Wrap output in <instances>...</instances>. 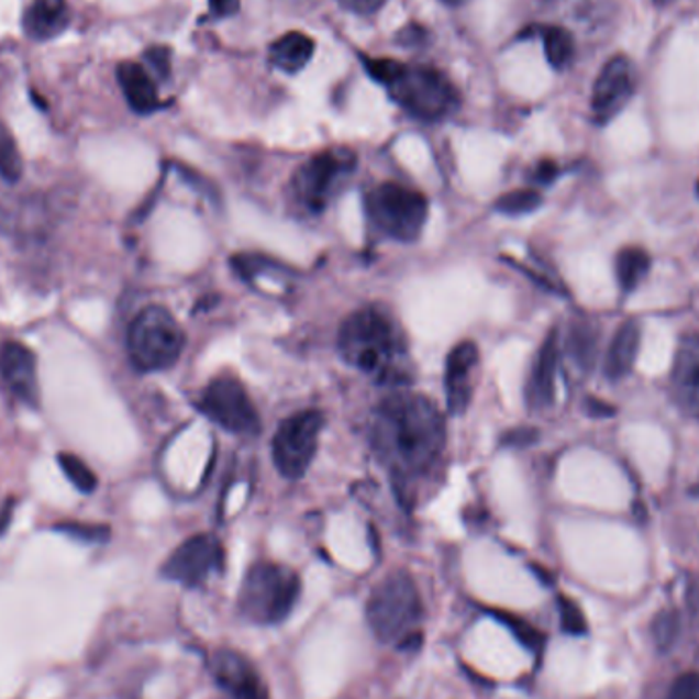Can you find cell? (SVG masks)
<instances>
[{
	"mask_svg": "<svg viewBox=\"0 0 699 699\" xmlns=\"http://www.w3.org/2000/svg\"><path fill=\"white\" fill-rule=\"evenodd\" d=\"M440 2H444L448 7H458V4H465L466 0H440Z\"/></svg>",
	"mask_w": 699,
	"mask_h": 699,
	"instance_id": "obj_43",
	"label": "cell"
},
{
	"mask_svg": "<svg viewBox=\"0 0 699 699\" xmlns=\"http://www.w3.org/2000/svg\"><path fill=\"white\" fill-rule=\"evenodd\" d=\"M70 19L66 0H33L23 15V30L35 42H47L68 30Z\"/></svg>",
	"mask_w": 699,
	"mask_h": 699,
	"instance_id": "obj_19",
	"label": "cell"
},
{
	"mask_svg": "<svg viewBox=\"0 0 699 699\" xmlns=\"http://www.w3.org/2000/svg\"><path fill=\"white\" fill-rule=\"evenodd\" d=\"M23 176V158L16 146L15 135L0 121V178L15 185Z\"/></svg>",
	"mask_w": 699,
	"mask_h": 699,
	"instance_id": "obj_27",
	"label": "cell"
},
{
	"mask_svg": "<svg viewBox=\"0 0 699 699\" xmlns=\"http://www.w3.org/2000/svg\"><path fill=\"white\" fill-rule=\"evenodd\" d=\"M636 90L634 66L626 56L610 59L593 85L591 109L598 123H608L626 107Z\"/></svg>",
	"mask_w": 699,
	"mask_h": 699,
	"instance_id": "obj_14",
	"label": "cell"
},
{
	"mask_svg": "<svg viewBox=\"0 0 699 699\" xmlns=\"http://www.w3.org/2000/svg\"><path fill=\"white\" fill-rule=\"evenodd\" d=\"M301 596V579L289 567L256 563L246 570L237 593V610L258 626H277L291 615Z\"/></svg>",
	"mask_w": 699,
	"mask_h": 699,
	"instance_id": "obj_5",
	"label": "cell"
},
{
	"mask_svg": "<svg viewBox=\"0 0 699 699\" xmlns=\"http://www.w3.org/2000/svg\"><path fill=\"white\" fill-rule=\"evenodd\" d=\"M146 59L160 78H166L170 74V54L166 47H152L146 54Z\"/></svg>",
	"mask_w": 699,
	"mask_h": 699,
	"instance_id": "obj_38",
	"label": "cell"
},
{
	"mask_svg": "<svg viewBox=\"0 0 699 699\" xmlns=\"http://www.w3.org/2000/svg\"><path fill=\"white\" fill-rule=\"evenodd\" d=\"M11 508H13V501H9L2 511H0V534L4 532V528L9 525V520H11Z\"/></svg>",
	"mask_w": 699,
	"mask_h": 699,
	"instance_id": "obj_42",
	"label": "cell"
},
{
	"mask_svg": "<svg viewBox=\"0 0 699 699\" xmlns=\"http://www.w3.org/2000/svg\"><path fill=\"white\" fill-rule=\"evenodd\" d=\"M58 463L59 466H62V470H64V475L70 479V482H73L78 491L92 493V491L97 489V477H95V473L88 468L85 461H80V458L74 456V454L64 452V454H59Z\"/></svg>",
	"mask_w": 699,
	"mask_h": 699,
	"instance_id": "obj_29",
	"label": "cell"
},
{
	"mask_svg": "<svg viewBox=\"0 0 699 699\" xmlns=\"http://www.w3.org/2000/svg\"><path fill=\"white\" fill-rule=\"evenodd\" d=\"M211 673L219 687L232 699H270L260 673L240 651H218L211 661Z\"/></svg>",
	"mask_w": 699,
	"mask_h": 699,
	"instance_id": "obj_15",
	"label": "cell"
},
{
	"mask_svg": "<svg viewBox=\"0 0 699 699\" xmlns=\"http://www.w3.org/2000/svg\"><path fill=\"white\" fill-rule=\"evenodd\" d=\"M691 496L699 497V481L696 482V485H694V487H691Z\"/></svg>",
	"mask_w": 699,
	"mask_h": 699,
	"instance_id": "obj_44",
	"label": "cell"
},
{
	"mask_svg": "<svg viewBox=\"0 0 699 699\" xmlns=\"http://www.w3.org/2000/svg\"><path fill=\"white\" fill-rule=\"evenodd\" d=\"M651 270V256L646 249L624 248L615 258V277L620 282V289L624 292L636 291L642 280Z\"/></svg>",
	"mask_w": 699,
	"mask_h": 699,
	"instance_id": "obj_24",
	"label": "cell"
},
{
	"mask_svg": "<svg viewBox=\"0 0 699 699\" xmlns=\"http://www.w3.org/2000/svg\"><path fill=\"white\" fill-rule=\"evenodd\" d=\"M340 352L354 368L382 377L401 354V340L382 311L363 309L342 325Z\"/></svg>",
	"mask_w": 699,
	"mask_h": 699,
	"instance_id": "obj_6",
	"label": "cell"
},
{
	"mask_svg": "<svg viewBox=\"0 0 699 699\" xmlns=\"http://www.w3.org/2000/svg\"><path fill=\"white\" fill-rule=\"evenodd\" d=\"M373 440L397 475H418L434 465L444 446V420L422 395H393L380 403Z\"/></svg>",
	"mask_w": 699,
	"mask_h": 699,
	"instance_id": "obj_1",
	"label": "cell"
},
{
	"mask_svg": "<svg viewBox=\"0 0 699 699\" xmlns=\"http://www.w3.org/2000/svg\"><path fill=\"white\" fill-rule=\"evenodd\" d=\"M321 425L323 418L318 411L295 413L287 422L280 423L273 442V456L285 477L299 479L309 468L318 451Z\"/></svg>",
	"mask_w": 699,
	"mask_h": 699,
	"instance_id": "obj_9",
	"label": "cell"
},
{
	"mask_svg": "<svg viewBox=\"0 0 699 699\" xmlns=\"http://www.w3.org/2000/svg\"><path fill=\"white\" fill-rule=\"evenodd\" d=\"M568 348L570 356L582 370H589L596 356H598V332L589 325V321H582L573 325L570 330V340H568Z\"/></svg>",
	"mask_w": 699,
	"mask_h": 699,
	"instance_id": "obj_25",
	"label": "cell"
},
{
	"mask_svg": "<svg viewBox=\"0 0 699 699\" xmlns=\"http://www.w3.org/2000/svg\"><path fill=\"white\" fill-rule=\"evenodd\" d=\"M667 699H699V673H685L670 685Z\"/></svg>",
	"mask_w": 699,
	"mask_h": 699,
	"instance_id": "obj_35",
	"label": "cell"
},
{
	"mask_svg": "<svg viewBox=\"0 0 699 699\" xmlns=\"http://www.w3.org/2000/svg\"><path fill=\"white\" fill-rule=\"evenodd\" d=\"M641 348V325L634 320H628L613 334L612 344L606 354L603 370L610 380L626 379L632 373L636 356Z\"/></svg>",
	"mask_w": 699,
	"mask_h": 699,
	"instance_id": "obj_22",
	"label": "cell"
},
{
	"mask_svg": "<svg viewBox=\"0 0 699 699\" xmlns=\"http://www.w3.org/2000/svg\"><path fill=\"white\" fill-rule=\"evenodd\" d=\"M558 613H561V626L570 636H581L587 632V622L582 615L581 608L568 598H558Z\"/></svg>",
	"mask_w": 699,
	"mask_h": 699,
	"instance_id": "obj_32",
	"label": "cell"
},
{
	"mask_svg": "<svg viewBox=\"0 0 699 699\" xmlns=\"http://www.w3.org/2000/svg\"><path fill=\"white\" fill-rule=\"evenodd\" d=\"M698 197H699V182H698Z\"/></svg>",
	"mask_w": 699,
	"mask_h": 699,
	"instance_id": "obj_46",
	"label": "cell"
},
{
	"mask_svg": "<svg viewBox=\"0 0 699 699\" xmlns=\"http://www.w3.org/2000/svg\"><path fill=\"white\" fill-rule=\"evenodd\" d=\"M670 393L685 415L699 422V354L679 352L670 373Z\"/></svg>",
	"mask_w": 699,
	"mask_h": 699,
	"instance_id": "obj_20",
	"label": "cell"
},
{
	"mask_svg": "<svg viewBox=\"0 0 699 699\" xmlns=\"http://www.w3.org/2000/svg\"><path fill=\"white\" fill-rule=\"evenodd\" d=\"M536 176H539L540 182H551L554 176H556V166H554L553 162H542Z\"/></svg>",
	"mask_w": 699,
	"mask_h": 699,
	"instance_id": "obj_41",
	"label": "cell"
},
{
	"mask_svg": "<svg viewBox=\"0 0 699 699\" xmlns=\"http://www.w3.org/2000/svg\"><path fill=\"white\" fill-rule=\"evenodd\" d=\"M366 211L379 230L408 242L422 232L428 215V201L418 190L387 182L368 195Z\"/></svg>",
	"mask_w": 699,
	"mask_h": 699,
	"instance_id": "obj_8",
	"label": "cell"
},
{
	"mask_svg": "<svg viewBox=\"0 0 699 699\" xmlns=\"http://www.w3.org/2000/svg\"><path fill=\"white\" fill-rule=\"evenodd\" d=\"M0 375L16 399L30 408L40 403V375L33 350L21 342H7L0 348Z\"/></svg>",
	"mask_w": 699,
	"mask_h": 699,
	"instance_id": "obj_16",
	"label": "cell"
},
{
	"mask_svg": "<svg viewBox=\"0 0 699 699\" xmlns=\"http://www.w3.org/2000/svg\"><path fill=\"white\" fill-rule=\"evenodd\" d=\"M556 370H558V335L551 332L540 346L536 360L532 365L530 379L525 385V401L534 409L551 408L556 393Z\"/></svg>",
	"mask_w": 699,
	"mask_h": 699,
	"instance_id": "obj_18",
	"label": "cell"
},
{
	"mask_svg": "<svg viewBox=\"0 0 699 699\" xmlns=\"http://www.w3.org/2000/svg\"><path fill=\"white\" fill-rule=\"evenodd\" d=\"M354 158L348 152H323L306 162L292 180L297 201L309 211H321L344 176L352 173Z\"/></svg>",
	"mask_w": 699,
	"mask_h": 699,
	"instance_id": "obj_11",
	"label": "cell"
},
{
	"mask_svg": "<svg viewBox=\"0 0 699 699\" xmlns=\"http://www.w3.org/2000/svg\"><path fill=\"white\" fill-rule=\"evenodd\" d=\"M479 363V350L473 342H463L446 358L444 387L452 415L465 413L473 397V377Z\"/></svg>",
	"mask_w": 699,
	"mask_h": 699,
	"instance_id": "obj_17",
	"label": "cell"
},
{
	"mask_svg": "<svg viewBox=\"0 0 699 699\" xmlns=\"http://www.w3.org/2000/svg\"><path fill=\"white\" fill-rule=\"evenodd\" d=\"M209 9L215 16H232L240 9V0H209Z\"/></svg>",
	"mask_w": 699,
	"mask_h": 699,
	"instance_id": "obj_39",
	"label": "cell"
},
{
	"mask_svg": "<svg viewBox=\"0 0 699 699\" xmlns=\"http://www.w3.org/2000/svg\"><path fill=\"white\" fill-rule=\"evenodd\" d=\"M342 219V228L352 244H360L363 232H365V219H363V204L356 195H350L348 199L342 204L340 211Z\"/></svg>",
	"mask_w": 699,
	"mask_h": 699,
	"instance_id": "obj_30",
	"label": "cell"
},
{
	"mask_svg": "<svg viewBox=\"0 0 699 699\" xmlns=\"http://www.w3.org/2000/svg\"><path fill=\"white\" fill-rule=\"evenodd\" d=\"M540 204H542V197L536 190H513L497 201V211L510 218H522L528 213H534Z\"/></svg>",
	"mask_w": 699,
	"mask_h": 699,
	"instance_id": "obj_28",
	"label": "cell"
},
{
	"mask_svg": "<svg viewBox=\"0 0 699 699\" xmlns=\"http://www.w3.org/2000/svg\"><path fill=\"white\" fill-rule=\"evenodd\" d=\"M185 346V334L164 307H146L133 320L127 350L133 365L144 373L166 370L175 365Z\"/></svg>",
	"mask_w": 699,
	"mask_h": 699,
	"instance_id": "obj_7",
	"label": "cell"
},
{
	"mask_svg": "<svg viewBox=\"0 0 699 699\" xmlns=\"http://www.w3.org/2000/svg\"><path fill=\"white\" fill-rule=\"evenodd\" d=\"M223 568V551L215 536L197 534L185 540L175 553L162 565V575L168 581L180 582L185 587L203 585L213 573Z\"/></svg>",
	"mask_w": 699,
	"mask_h": 699,
	"instance_id": "obj_12",
	"label": "cell"
},
{
	"mask_svg": "<svg viewBox=\"0 0 699 699\" xmlns=\"http://www.w3.org/2000/svg\"><path fill=\"white\" fill-rule=\"evenodd\" d=\"M116 80L135 113L147 115L160 107L158 88L142 64H135V62L119 64Z\"/></svg>",
	"mask_w": 699,
	"mask_h": 699,
	"instance_id": "obj_21",
	"label": "cell"
},
{
	"mask_svg": "<svg viewBox=\"0 0 699 699\" xmlns=\"http://www.w3.org/2000/svg\"><path fill=\"white\" fill-rule=\"evenodd\" d=\"M340 7L348 13H354L358 16L375 15L377 11H380L385 7L387 0H337Z\"/></svg>",
	"mask_w": 699,
	"mask_h": 699,
	"instance_id": "obj_37",
	"label": "cell"
},
{
	"mask_svg": "<svg viewBox=\"0 0 699 699\" xmlns=\"http://www.w3.org/2000/svg\"><path fill=\"white\" fill-rule=\"evenodd\" d=\"M237 356H240V340L225 337L211 346V352L207 356V366L215 368V366L225 365V363H233V360H237Z\"/></svg>",
	"mask_w": 699,
	"mask_h": 699,
	"instance_id": "obj_34",
	"label": "cell"
},
{
	"mask_svg": "<svg viewBox=\"0 0 699 699\" xmlns=\"http://www.w3.org/2000/svg\"><path fill=\"white\" fill-rule=\"evenodd\" d=\"M677 634V618L673 613H663L658 615L655 622V639L658 646H669L673 639Z\"/></svg>",
	"mask_w": 699,
	"mask_h": 699,
	"instance_id": "obj_36",
	"label": "cell"
},
{
	"mask_svg": "<svg viewBox=\"0 0 699 699\" xmlns=\"http://www.w3.org/2000/svg\"><path fill=\"white\" fill-rule=\"evenodd\" d=\"M366 622L377 641L397 648H415L422 642L423 601L408 570L397 568L373 589Z\"/></svg>",
	"mask_w": 699,
	"mask_h": 699,
	"instance_id": "obj_4",
	"label": "cell"
},
{
	"mask_svg": "<svg viewBox=\"0 0 699 699\" xmlns=\"http://www.w3.org/2000/svg\"><path fill=\"white\" fill-rule=\"evenodd\" d=\"M368 74L387 87L409 115L437 121L454 113L461 97L451 80L432 66H408L397 59H365Z\"/></svg>",
	"mask_w": 699,
	"mask_h": 699,
	"instance_id": "obj_3",
	"label": "cell"
},
{
	"mask_svg": "<svg viewBox=\"0 0 699 699\" xmlns=\"http://www.w3.org/2000/svg\"><path fill=\"white\" fill-rule=\"evenodd\" d=\"M233 219L240 232L248 233L249 237H256L264 246L275 249L278 254H285L291 260L301 263L311 254L306 235L289 223L266 218L249 207H240L237 211H233Z\"/></svg>",
	"mask_w": 699,
	"mask_h": 699,
	"instance_id": "obj_13",
	"label": "cell"
},
{
	"mask_svg": "<svg viewBox=\"0 0 699 699\" xmlns=\"http://www.w3.org/2000/svg\"><path fill=\"white\" fill-rule=\"evenodd\" d=\"M54 530L87 544H101L111 536V530L107 525L87 524V522H62Z\"/></svg>",
	"mask_w": 699,
	"mask_h": 699,
	"instance_id": "obj_31",
	"label": "cell"
},
{
	"mask_svg": "<svg viewBox=\"0 0 699 699\" xmlns=\"http://www.w3.org/2000/svg\"><path fill=\"white\" fill-rule=\"evenodd\" d=\"M485 301V282L473 270H452L440 278L411 282L403 292L409 325L423 340L454 334Z\"/></svg>",
	"mask_w": 699,
	"mask_h": 699,
	"instance_id": "obj_2",
	"label": "cell"
},
{
	"mask_svg": "<svg viewBox=\"0 0 699 699\" xmlns=\"http://www.w3.org/2000/svg\"><path fill=\"white\" fill-rule=\"evenodd\" d=\"M655 2H665V0H655Z\"/></svg>",
	"mask_w": 699,
	"mask_h": 699,
	"instance_id": "obj_45",
	"label": "cell"
},
{
	"mask_svg": "<svg viewBox=\"0 0 699 699\" xmlns=\"http://www.w3.org/2000/svg\"><path fill=\"white\" fill-rule=\"evenodd\" d=\"M313 52H315V44L309 35L301 31H291L270 45L268 59L278 70L295 74L306 68L309 59L313 58Z\"/></svg>",
	"mask_w": 699,
	"mask_h": 699,
	"instance_id": "obj_23",
	"label": "cell"
},
{
	"mask_svg": "<svg viewBox=\"0 0 699 699\" xmlns=\"http://www.w3.org/2000/svg\"><path fill=\"white\" fill-rule=\"evenodd\" d=\"M201 409L204 415L233 434H256L260 428L258 413L246 389L232 377H219L209 382L201 397Z\"/></svg>",
	"mask_w": 699,
	"mask_h": 699,
	"instance_id": "obj_10",
	"label": "cell"
},
{
	"mask_svg": "<svg viewBox=\"0 0 699 699\" xmlns=\"http://www.w3.org/2000/svg\"><path fill=\"white\" fill-rule=\"evenodd\" d=\"M542 42H544V52L546 58L551 62V66L556 70L567 68L575 56V44L573 37L567 30L563 27H544L542 30Z\"/></svg>",
	"mask_w": 699,
	"mask_h": 699,
	"instance_id": "obj_26",
	"label": "cell"
},
{
	"mask_svg": "<svg viewBox=\"0 0 699 699\" xmlns=\"http://www.w3.org/2000/svg\"><path fill=\"white\" fill-rule=\"evenodd\" d=\"M246 493H248V485L246 482H237L233 487L232 493H230V499H228V511L237 510L244 503Z\"/></svg>",
	"mask_w": 699,
	"mask_h": 699,
	"instance_id": "obj_40",
	"label": "cell"
},
{
	"mask_svg": "<svg viewBox=\"0 0 699 699\" xmlns=\"http://www.w3.org/2000/svg\"><path fill=\"white\" fill-rule=\"evenodd\" d=\"M503 622L510 626L511 632L518 636V641L522 642L525 648H530V651H534V653L542 651L544 639H542V634H540L536 628L530 626L528 622L520 620V618H511V615L503 618Z\"/></svg>",
	"mask_w": 699,
	"mask_h": 699,
	"instance_id": "obj_33",
	"label": "cell"
}]
</instances>
